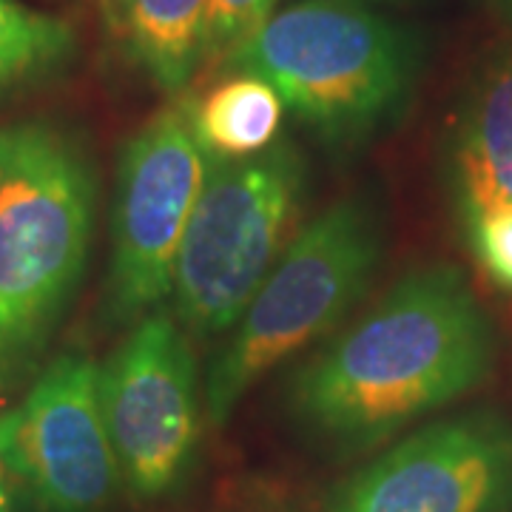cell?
Listing matches in <instances>:
<instances>
[{
	"instance_id": "10",
	"label": "cell",
	"mask_w": 512,
	"mask_h": 512,
	"mask_svg": "<svg viewBox=\"0 0 512 512\" xmlns=\"http://www.w3.org/2000/svg\"><path fill=\"white\" fill-rule=\"evenodd\" d=\"M453 180L464 222L512 211V52L481 74L458 117Z\"/></svg>"
},
{
	"instance_id": "13",
	"label": "cell",
	"mask_w": 512,
	"mask_h": 512,
	"mask_svg": "<svg viewBox=\"0 0 512 512\" xmlns=\"http://www.w3.org/2000/svg\"><path fill=\"white\" fill-rule=\"evenodd\" d=\"M74 52L77 32L69 20L20 0H0V89L60 72Z\"/></svg>"
},
{
	"instance_id": "4",
	"label": "cell",
	"mask_w": 512,
	"mask_h": 512,
	"mask_svg": "<svg viewBox=\"0 0 512 512\" xmlns=\"http://www.w3.org/2000/svg\"><path fill=\"white\" fill-rule=\"evenodd\" d=\"M379 256L382 225L362 197L336 200L308 222L262 279L208 370V419L225 424L268 370L336 328L367 291Z\"/></svg>"
},
{
	"instance_id": "9",
	"label": "cell",
	"mask_w": 512,
	"mask_h": 512,
	"mask_svg": "<svg viewBox=\"0 0 512 512\" xmlns=\"http://www.w3.org/2000/svg\"><path fill=\"white\" fill-rule=\"evenodd\" d=\"M319 512H512V421H433L359 467Z\"/></svg>"
},
{
	"instance_id": "7",
	"label": "cell",
	"mask_w": 512,
	"mask_h": 512,
	"mask_svg": "<svg viewBox=\"0 0 512 512\" xmlns=\"http://www.w3.org/2000/svg\"><path fill=\"white\" fill-rule=\"evenodd\" d=\"M100 407L128 490L137 498L171 493L200 441L197 359L174 316L154 311L134 322L100 365Z\"/></svg>"
},
{
	"instance_id": "5",
	"label": "cell",
	"mask_w": 512,
	"mask_h": 512,
	"mask_svg": "<svg viewBox=\"0 0 512 512\" xmlns=\"http://www.w3.org/2000/svg\"><path fill=\"white\" fill-rule=\"evenodd\" d=\"M305 163L291 143L251 157L208 154L205 183L174 265L177 322L197 336L231 330L291 242Z\"/></svg>"
},
{
	"instance_id": "2",
	"label": "cell",
	"mask_w": 512,
	"mask_h": 512,
	"mask_svg": "<svg viewBox=\"0 0 512 512\" xmlns=\"http://www.w3.org/2000/svg\"><path fill=\"white\" fill-rule=\"evenodd\" d=\"M94 174L49 123L0 128V376L35 359L83 276Z\"/></svg>"
},
{
	"instance_id": "14",
	"label": "cell",
	"mask_w": 512,
	"mask_h": 512,
	"mask_svg": "<svg viewBox=\"0 0 512 512\" xmlns=\"http://www.w3.org/2000/svg\"><path fill=\"white\" fill-rule=\"evenodd\" d=\"M279 0H211L205 63H225L271 20Z\"/></svg>"
},
{
	"instance_id": "11",
	"label": "cell",
	"mask_w": 512,
	"mask_h": 512,
	"mask_svg": "<svg viewBox=\"0 0 512 512\" xmlns=\"http://www.w3.org/2000/svg\"><path fill=\"white\" fill-rule=\"evenodd\" d=\"M123 55L163 92H183L205 63L211 0H100Z\"/></svg>"
},
{
	"instance_id": "1",
	"label": "cell",
	"mask_w": 512,
	"mask_h": 512,
	"mask_svg": "<svg viewBox=\"0 0 512 512\" xmlns=\"http://www.w3.org/2000/svg\"><path fill=\"white\" fill-rule=\"evenodd\" d=\"M493 367V330L456 268L402 276L299 367L291 410L316 439L367 450L458 402Z\"/></svg>"
},
{
	"instance_id": "17",
	"label": "cell",
	"mask_w": 512,
	"mask_h": 512,
	"mask_svg": "<svg viewBox=\"0 0 512 512\" xmlns=\"http://www.w3.org/2000/svg\"><path fill=\"white\" fill-rule=\"evenodd\" d=\"M501 3H504V9L510 12V18H512V0H501Z\"/></svg>"
},
{
	"instance_id": "6",
	"label": "cell",
	"mask_w": 512,
	"mask_h": 512,
	"mask_svg": "<svg viewBox=\"0 0 512 512\" xmlns=\"http://www.w3.org/2000/svg\"><path fill=\"white\" fill-rule=\"evenodd\" d=\"M208 151L188 100L157 111L131 137L117 165L111 214L109 313L140 322L171 299L174 265L200 200Z\"/></svg>"
},
{
	"instance_id": "3",
	"label": "cell",
	"mask_w": 512,
	"mask_h": 512,
	"mask_svg": "<svg viewBox=\"0 0 512 512\" xmlns=\"http://www.w3.org/2000/svg\"><path fill=\"white\" fill-rule=\"evenodd\" d=\"M416 43L362 0H296L222 66L268 80L330 143H356L402 109Z\"/></svg>"
},
{
	"instance_id": "8",
	"label": "cell",
	"mask_w": 512,
	"mask_h": 512,
	"mask_svg": "<svg viewBox=\"0 0 512 512\" xmlns=\"http://www.w3.org/2000/svg\"><path fill=\"white\" fill-rule=\"evenodd\" d=\"M0 464L46 512H100L120 481L100 407V365L63 353L0 416Z\"/></svg>"
},
{
	"instance_id": "16",
	"label": "cell",
	"mask_w": 512,
	"mask_h": 512,
	"mask_svg": "<svg viewBox=\"0 0 512 512\" xmlns=\"http://www.w3.org/2000/svg\"><path fill=\"white\" fill-rule=\"evenodd\" d=\"M9 510V501H6V487H3V464H0V512Z\"/></svg>"
},
{
	"instance_id": "12",
	"label": "cell",
	"mask_w": 512,
	"mask_h": 512,
	"mask_svg": "<svg viewBox=\"0 0 512 512\" xmlns=\"http://www.w3.org/2000/svg\"><path fill=\"white\" fill-rule=\"evenodd\" d=\"M188 111L208 154L251 157L276 143L285 100L268 80L231 72L200 100H188Z\"/></svg>"
},
{
	"instance_id": "15",
	"label": "cell",
	"mask_w": 512,
	"mask_h": 512,
	"mask_svg": "<svg viewBox=\"0 0 512 512\" xmlns=\"http://www.w3.org/2000/svg\"><path fill=\"white\" fill-rule=\"evenodd\" d=\"M470 242L484 271L512 291V211L467 220Z\"/></svg>"
}]
</instances>
